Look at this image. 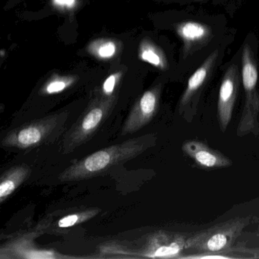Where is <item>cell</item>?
Wrapping results in <instances>:
<instances>
[{"instance_id": "cell-13", "label": "cell", "mask_w": 259, "mask_h": 259, "mask_svg": "<svg viewBox=\"0 0 259 259\" xmlns=\"http://www.w3.org/2000/svg\"><path fill=\"white\" fill-rule=\"evenodd\" d=\"M219 56V51H215L206 59L203 64L192 74L188 81L187 87L181 98L182 105L188 104L194 95L202 87L213 71L217 60Z\"/></svg>"}, {"instance_id": "cell-11", "label": "cell", "mask_w": 259, "mask_h": 259, "mask_svg": "<svg viewBox=\"0 0 259 259\" xmlns=\"http://www.w3.org/2000/svg\"><path fill=\"white\" fill-rule=\"evenodd\" d=\"M186 239L180 235L159 233L156 235L148 248V256L154 257H179L186 248Z\"/></svg>"}, {"instance_id": "cell-17", "label": "cell", "mask_w": 259, "mask_h": 259, "mask_svg": "<svg viewBox=\"0 0 259 259\" xmlns=\"http://www.w3.org/2000/svg\"><path fill=\"white\" fill-rule=\"evenodd\" d=\"M75 78L73 76L54 75L42 87L40 93L44 95H53L61 93L74 84Z\"/></svg>"}, {"instance_id": "cell-12", "label": "cell", "mask_w": 259, "mask_h": 259, "mask_svg": "<svg viewBox=\"0 0 259 259\" xmlns=\"http://www.w3.org/2000/svg\"><path fill=\"white\" fill-rule=\"evenodd\" d=\"M31 174V168L24 163L6 170L0 180V203L4 204L28 180Z\"/></svg>"}, {"instance_id": "cell-1", "label": "cell", "mask_w": 259, "mask_h": 259, "mask_svg": "<svg viewBox=\"0 0 259 259\" xmlns=\"http://www.w3.org/2000/svg\"><path fill=\"white\" fill-rule=\"evenodd\" d=\"M152 135H145L110 145L83 157L59 176L60 182L81 181L107 174L111 168L136 158L153 144Z\"/></svg>"}, {"instance_id": "cell-7", "label": "cell", "mask_w": 259, "mask_h": 259, "mask_svg": "<svg viewBox=\"0 0 259 259\" xmlns=\"http://www.w3.org/2000/svg\"><path fill=\"white\" fill-rule=\"evenodd\" d=\"M160 92V88H153L139 98L124 122L121 136L137 133L151 122L158 110Z\"/></svg>"}, {"instance_id": "cell-2", "label": "cell", "mask_w": 259, "mask_h": 259, "mask_svg": "<svg viewBox=\"0 0 259 259\" xmlns=\"http://www.w3.org/2000/svg\"><path fill=\"white\" fill-rule=\"evenodd\" d=\"M116 103V97L105 98L101 95L94 98L84 113L65 134L61 147L63 154L73 152L92 139L107 120Z\"/></svg>"}, {"instance_id": "cell-6", "label": "cell", "mask_w": 259, "mask_h": 259, "mask_svg": "<svg viewBox=\"0 0 259 259\" xmlns=\"http://www.w3.org/2000/svg\"><path fill=\"white\" fill-rule=\"evenodd\" d=\"M48 223L44 221L37 229L24 234L19 235L6 242L0 248L1 258L52 259L69 258L72 256L60 254L54 250L41 249L34 243V239L48 228Z\"/></svg>"}, {"instance_id": "cell-20", "label": "cell", "mask_w": 259, "mask_h": 259, "mask_svg": "<svg viewBox=\"0 0 259 259\" xmlns=\"http://www.w3.org/2000/svg\"><path fill=\"white\" fill-rule=\"evenodd\" d=\"M207 254H195V255H189L184 256V257H181L182 258H191V259H207V258H221V259H227V258H233V257L230 256L222 255V254H210L208 252H207Z\"/></svg>"}, {"instance_id": "cell-21", "label": "cell", "mask_w": 259, "mask_h": 259, "mask_svg": "<svg viewBox=\"0 0 259 259\" xmlns=\"http://www.w3.org/2000/svg\"><path fill=\"white\" fill-rule=\"evenodd\" d=\"M257 257H259V255H257Z\"/></svg>"}, {"instance_id": "cell-8", "label": "cell", "mask_w": 259, "mask_h": 259, "mask_svg": "<svg viewBox=\"0 0 259 259\" xmlns=\"http://www.w3.org/2000/svg\"><path fill=\"white\" fill-rule=\"evenodd\" d=\"M239 86V71L236 65L229 67L221 81L218 102V116L223 132L231 120Z\"/></svg>"}, {"instance_id": "cell-16", "label": "cell", "mask_w": 259, "mask_h": 259, "mask_svg": "<svg viewBox=\"0 0 259 259\" xmlns=\"http://www.w3.org/2000/svg\"><path fill=\"white\" fill-rule=\"evenodd\" d=\"M100 211H101L100 209L94 207V208L86 209V210H81V211L69 213L57 221V227L62 229L75 227L78 224H82V223L86 222L92 218H95Z\"/></svg>"}, {"instance_id": "cell-18", "label": "cell", "mask_w": 259, "mask_h": 259, "mask_svg": "<svg viewBox=\"0 0 259 259\" xmlns=\"http://www.w3.org/2000/svg\"><path fill=\"white\" fill-rule=\"evenodd\" d=\"M122 76V72H116L107 77L102 85V96L113 98L116 85Z\"/></svg>"}, {"instance_id": "cell-19", "label": "cell", "mask_w": 259, "mask_h": 259, "mask_svg": "<svg viewBox=\"0 0 259 259\" xmlns=\"http://www.w3.org/2000/svg\"><path fill=\"white\" fill-rule=\"evenodd\" d=\"M76 3L77 0H52L54 7L60 10H72L76 5Z\"/></svg>"}, {"instance_id": "cell-9", "label": "cell", "mask_w": 259, "mask_h": 259, "mask_svg": "<svg viewBox=\"0 0 259 259\" xmlns=\"http://www.w3.org/2000/svg\"><path fill=\"white\" fill-rule=\"evenodd\" d=\"M176 31L184 44L183 51L185 55H189L201 49L207 45L212 37L210 27L205 24L192 21L179 24Z\"/></svg>"}, {"instance_id": "cell-15", "label": "cell", "mask_w": 259, "mask_h": 259, "mask_svg": "<svg viewBox=\"0 0 259 259\" xmlns=\"http://www.w3.org/2000/svg\"><path fill=\"white\" fill-rule=\"evenodd\" d=\"M88 51L97 59L107 60L116 55L118 47L116 42L110 39H98L90 44Z\"/></svg>"}, {"instance_id": "cell-5", "label": "cell", "mask_w": 259, "mask_h": 259, "mask_svg": "<svg viewBox=\"0 0 259 259\" xmlns=\"http://www.w3.org/2000/svg\"><path fill=\"white\" fill-rule=\"evenodd\" d=\"M242 80L245 92L243 113L238 133H246L254 125L259 113V95L256 90L258 71L254 53L248 44H245L242 52Z\"/></svg>"}, {"instance_id": "cell-10", "label": "cell", "mask_w": 259, "mask_h": 259, "mask_svg": "<svg viewBox=\"0 0 259 259\" xmlns=\"http://www.w3.org/2000/svg\"><path fill=\"white\" fill-rule=\"evenodd\" d=\"M183 150L185 154L193 159L201 167L213 169L231 165V161L225 156L201 142L189 141L185 142Z\"/></svg>"}, {"instance_id": "cell-4", "label": "cell", "mask_w": 259, "mask_h": 259, "mask_svg": "<svg viewBox=\"0 0 259 259\" xmlns=\"http://www.w3.org/2000/svg\"><path fill=\"white\" fill-rule=\"evenodd\" d=\"M248 222V218H239L217 224L186 239V248L206 252H218L227 249L240 236Z\"/></svg>"}, {"instance_id": "cell-14", "label": "cell", "mask_w": 259, "mask_h": 259, "mask_svg": "<svg viewBox=\"0 0 259 259\" xmlns=\"http://www.w3.org/2000/svg\"><path fill=\"white\" fill-rule=\"evenodd\" d=\"M139 57L142 61L149 63L157 69H167L168 62L164 53L158 46L148 39H145L139 45Z\"/></svg>"}, {"instance_id": "cell-3", "label": "cell", "mask_w": 259, "mask_h": 259, "mask_svg": "<svg viewBox=\"0 0 259 259\" xmlns=\"http://www.w3.org/2000/svg\"><path fill=\"white\" fill-rule=\"evenodd\" d=\"M68 115L63 112L24 124L7 133L1 143L5 148L20 150L31 149L48 143L62 133Z\"/></svg>"}]
</instances>
